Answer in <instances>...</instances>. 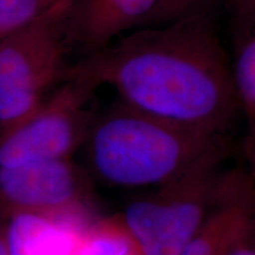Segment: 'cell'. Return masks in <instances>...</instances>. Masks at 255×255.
Here are the masks:
<instances>
[{
	"label": "cell",
	"mask_w": 255,
	"mask_h": 255,
	"mask_svg": "<svg viewBox=\"0 0 255 255\" xmlns=\"http://www.w3.org/2000/svg\"><path fill=\"white\" fill-rule=\"evenodd\" d=\"M232 78L240 110L247 122L255 119V26L240 43Z\"/></svg>",
	"instance_id": "10"
},
{
	"label": "cell",
	"mask_w": 255,
	"mask_h": 255,
	"mask_svg": "<svg viewBox=\"0 0 255 255\" xmlns=\"http://www.w3.org/2000/svg\"><path fill=\"white\" fill-rule=\"evenodd\" d=\"M73 68L123 103L207 135L222 136L240 109L232 64L206 9L136 28Z\"/></svg>",
	"instance_id": "1"
},
{
	"label": "cell",
	"mask_w": 255,
	"mask_h": 255,
	"mask_svg": "<svg viewBox=\"0 0 255 255\" xmlns=\"http://www.w3.org/2000/svg\"><path fill=\"white\" fill-rule=\"evenodd\" d=\"M221 144L120 100L94 115L83 148L90 173L108 186L151 189L169 182Z\"/></svg>",
	"instance_id": "2"
},
{
	"label": "cell",
	"mask_w": 255,
	"mask_h": 255,
	"mask_svg": "<svg viewBox=\"0 0 255 255\" xmlns=\"http://www.w3.org/2000/svg\"><path fill=\"white\" fill-rule=\"evenodd\" d=\"M244 154L248 167V173L246 175L255 197V119L248 121V130L244 143Z\"/></svg>",
	"instance_id": "14"
},
{
	"label": "cell",
	"mask_w": 255,
	"mask_h": 255,
	"mask_svg": "<svg viewBox=\"0 0 255 255\" xmlns=\"http://www.w3.org/2000/svg\"><path fill=\"white\" fill-rule=\"evenodd\" d=\"M227 7L234 36L241 43L255 26V0H227Z\"/></svg>",
	"instance_id": "13"
},
{
	"label": "cell",
	"mask_w": 255,
	"mask_h": 255,
	"mask_svg": "<svg viewBox=\"0 0 255 255\" xmlns=\"http://www.w3.org/2000/svg\"><path fill=\"white\" fill-rule=\"evenodd\" d=\"M231 255H255V219Z\"/></svg>",
	"instance_id": "15"
},
{
	"label": "cell",
	"mask_w": 255,
	"mask_h": 255,
	"mask_svg": "<svg viewBox=\"0 0 255 255\" xmlns=\"http://www.w3.org/2000/svg\"><path fill=\"white\" fill-rule=\"evenodd\" d=\"M96 89L72 66L31 116L0 135V165L72 158L94 119L88 107Z\"/></svg>",
	"instance_id": "5"
},
{
	"label": "cell",
	"mask_w": 255,
	"mask_h": 255,
	"mask_svg": "<svg viewBox=\"0 0 255 255\" xmlns=\"http://www.w3.org/2000/svg\"><path fill=\"white\" fill-rule=\"evenodd\" d=\"M87 174L72 158L0 165V220L89 212Z\"/></svg>",
	"instance_id": "6"
},
{
	"label": "cell",
	"mask_w": 255,
	"mask_h": 255,
	"mask_svg": "<svg viewBox=\"0 0 255 255\" xmlns=\"http://www.w3.org/2000/svg\"><path fill=\"white\" fill-rule=\"evenodd\" d=\"M89 212L58 215H19L2 226L9 255H72Z\"/></svg>",
	"instance_id": "9"
},
{
	"label": "cell",
	"mask_w": 255,
	"mask_h": 255,
	"mask_svg": "<svg viewBox=\"0 0 255 255\" xmlns=\"http://www.w3.org/2000/svg\"><path fill=\"white\" fill-rule=\"evenodd\" d=\"M4 36H6V34H2V33H0V39H1V38L4 37Z\"/></svg>",
	"instance_id": "17"
},
{
	"label": "cell",
	"mask_w": 255,
	"mask_h": 255,
	"mask_svg": "<svg viewBox=\"0 0 255 255\" xmlns=\"http://www.w3.org/2000/svg\"><path fill=\"white\" fill-rule=\"evenodd\" d=\"M72 0H55L0 39V135L31 116L70 71L65 20Z\"/></svg>",
	"instance_id": "3"
},
{
	"label": "cell",
	"mask_w": 255,
	"mask_h": 255,
	"mask_svg": "<svg viewBox=\"0 0 255 255\" xmlns=\"http://www.w3.org/2000/svg\"><path fill=\"white\" fill-rule=\"evenodd\" d=\"M254 219L255 197L246 173H225L215 203L177 255H231Z\"/></svg>",
	"instance_id": "7"
},
{
	"label": "cell",
	"mask_w": 255,
	"mask_h": 255,
	"mask_svg": "<svg viewBox=\"0 0 255 255\" xmlns=\"http://www.w3.org/2000/svg\"><path fill=\"white\" fill-rule=\"evenodd\" d=\"M158 0H72L65 20L71 49L97 52L142 26Z\"/></svg>",
	"instance_id": "8"
},
{
	"label": "cell",
	"mask_w": 255,
	"mask_h": 255,
	"mask_svg": "<svg viewBox=\"0 0 255 255\" xmlns=\"http://www.w3.org/2000/svg\"><path fill=\"white\" fill-rule=\"evenodd\" d=\"M222 144L169 182L131 200L120 218L141 255H177L200 228L223 177Z\"/></svg>",
	"instance_id": "4"
},
{
	"label": "cell",
	"mask_w": 255,
	"mask_h": 255,
	"mask_svg": "<svg viewBox=\"0 0 255 255\" xmlns=\"http://www.w3.org/2000/svg\"><path fill=\"white\" fill-rule=\"evenodd\" d=\"M0 255H9L7 245H6V239H5V233L2 226H0Z\"/></svg>",
	"instance_id": "16"
},
{
	"label": "cell",
	"mask_w": 255,
	"mask_h": 255,
	"mask_svg": "<svg viewBox=\"0 0 255 255\" xmlns=\"http://www.w3.org/2000/svg\"><path fill=\"white\" fill-rule=\"evenodd\" d=\"M206 2L207 0H158L141 27L157 26L187 17L205 9Z\"/></svg>",
	"instance_id": "12"
},
{
	"label": "cell",
	"mask_w": 255,
	"mask_h": 255,
	"mask_svg": "<svg viewBox=\"0 0 255 255\" xmlns=\"http://www.w3.org/2000/svg\"><path fill=\"white\" fill-rule=\"evenodd\" d=\"M55 0H0V33L7 34L34 20Z\"/></svg>",
	"instance_id": "11"
}]
</instances>
